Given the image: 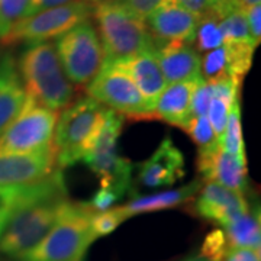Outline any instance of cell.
<instances>
[{
	"label": "cell",
	"instance_id": "4",
	"mask_svg": "<svg viewBox=\"0 0 261 261\" xmlns=\"http://www.w3.org/2000/svg\"><path fill=\"white\" fill-rule=\"evenodd\" d=\"M93 214L86 203L70 202L49 232L19 261H83L96 241L90 226Z\"/></svg>",
	"mask_w": 261,
	"mask_h": 261
},
{
	"label": "cell",
	"instance_id": "15",
	"mask_svg": "<svg viewBox=\"0 0 261 261\" xmlns=\"http://www.w3.org/2000/svg\"><path fill=\"white\" fill-rule=\"evenodd\" d=\"M192 202L196 216L219 226H224L238 215L251 209L245 195L211 181H206L205 186L200 187Z\"/></svg>",
	"mask_w": 261,
	"mask_h": 261
},
{
	"label": "cell",
	"instance_id": "8",
	"mask_svg": "<svg viewBox=\"0 0 261 261\" xmlns=\"http://www.w3.org/2000/svg\"><path fill=\"white\" fill-rule=\"evenodd\" d=\"M86 93L122 118L148 121L149 106L129 75L112 61H105L100 71L86 86Z\"/></svg>",
	"mask_w": 261,
	"mask_h": 261
},
{
	"label": "cell",
	"instance_id": "10",
	"mask_svg": "<svg viewBox=\"0 0 261 261\" xmlns=\"http://www.w3.org/2000/svg\"><path fill=\"white\" fill-rule=\"evenodd\" d=\"M122 126L123 118L109 111L93 148L82 160L100 178V181H116L130 185L132 166L129 160L122 157L118 151V141L121 137Z\"/></svg>",
	"mask_w": 261,
	"mask_h": 261
},
{
	"label": "cell",
	"instance_id": "32",
	"mask_svg": "<svg viewBox=\"0 0 261 261\" xmlns=\"http://www.w3.org/2000/svg\"><path fill=\"white\" fill-rule=\"evenodd\" d=\"M180 6L193 13L197 19L205 18L209 15H214V5L212 0H176Z\"/></svg>",
	"mask_w": 261,
	"mask_h": 261
},
{
	"label": "cell",
	"instance_id": "31",
	"mask_svg": "<svg viewBox=\"0 0 261 261\" xmlns=\"http://www.w3.org/2000/svg\"><path fill=\"white\" fill-rule=\"evenodd\" d=\"M212 100V89L207 82H202L196 89L192 100V116H206Z\"/></svg>",
	"mask_w": 261,
	"mask_h": 261
},
{
	"label": "cell",
	"instance_id": "30",
	"mask_svg": "<svg viewBox=\"0 0 261 261\" xmlns=\"http://www.w3.org/2000/svg\"><path fill=\"white\" fill-rule=\"evenodd\" d=\"M29 0H0V19L10 28L25 16Z\"/></svg>",
	"mask_w": 261,
	"mask_h": 261
},
{
	"label": "cell",
	"instance_id": "3",
	"mask_svg": "<svg viewBox=\"0 0 261 261\" xmlns=\"http://www.w3.org/2000/svg\"><path fill=\"white\" fill-rule=\"evenodd\" d=\"M92 16L105 51V61H116L154 49L147 22L137 16L122 0H102L93 5Z\"/></svg>",
	"mask_w": 261,
	"mask_h": 261
},
{
	"label": "cell",
	"instance_id": "20",
	"mask_svg": "<svg viewBox=\"0 0 261 261\" xmlns=\"http://www.w3.org/2000/svg\"><path fill=\"white\" fill-rule=\"evenodd\" d=\"M28 102V94L10 54L0 57V135L18 118Z\"/></svg>",
	"mask_w": 261,
	"mask_h": 261
},
{
	"label": "cell",
	"instance_id": "37",
	"mask_svg": "<svg viewBox=\"0 0 261 261\" xmlns=\"http://www.w3.org/2000/svg\"><path fill=\"white\" fill-rule=\"evenodd\" d=\"M212 5H214L215 16L219 20L225 18L228 13H231L232 10L240 9L237 0H212Z\"/></svg>",
	"mask_w": 261,
	"mask_h": 261
},
{
	"label": "cell",
	"instance_id": "41",
	"mask_svg": "<svg viewBox=\"0 0 261 261\" xmlns=\"http://www.w3.org/2000/svg\"><path fill=\"white\" fill-rule=\"evenodd\" d=\"M84 2H87V3H97V2H102V0H84Z\"/></svg>",
	"mask_w": 261,
	"mask_h": 261
},
{
	"label": "cell",
	"instance_id": "29",
	"mask_svg": "<svg viewBox=\"0 0 261 261\" xmlns=\"http://www.w3.org/2000/svg\"><path fill=\"white\" fill-rule=\"evenodd\" d=\"M228 243L222 229H215L206 235L205 241L200 248V257L209 261H222L224 255L228 251Z\"/></svg>",
	"mask_w": 261,
	"mask_h": 261
},
{
	"label": "cell",
	"instance_id": "22",
	"mask_svg": "<svg viewBox=\"0 0 261 261\" xmlns=\"http://www.w3.org/2000/svg\"><path fill=\"white\" fill-rule=\"evenodd\" d=\"M224 228L225 238L229 248H261L260 211L250 209L245 214L238 215Z\"/></svg>",
	"mask_w": 261,
	"mask_h": 261
},
{
	"label": "cell",
	"instance_id": "34",
	"mask_svg": "<svg viewBox=\"0 0 261 261\" xmlns=\"http://www.w3.org/2000/svg\"><path fill=\"white\" fill-rule=\"evenodd\" d=\"M244 13H245V19H247L252 39L258 45L261 39V6L255 5L251 8H247V9H244Z\"/></svg>",
	"mask_w": 261,
	"mask_h": 261
},
{
	"label": "cell",
	"instance_id": "35",
	"mask_svg": "<svg viewBox=\"0 0 261 261\" xmlns=\"http://www.w3.org/2000/svg\"><path fill=\"white\" fill-rule=\"evenodd\" d=\"M222 261H261V255L252 248H228Z\"/></svg>",
	"mask_w": 261,
	"mask_h": 261
},
{
	"label": "cell",
	"instance_id": "12",
	"mask_svg": "<svg viewBox=\"0 0 261 261\" xmlns=\"http://www.w3.org/2000/svg\"><path fill=\"white\" fill-rule=\"evenodd\" d=\"M57 166L54 145L34 152L0 154V187L25 186L51 174Z\"/></svg>",
	"mask_w": 261,
	"mask_h": 261
},
{
	"label": "cell",
	"instance_id": "14",
	"mask_svg": "<svg viewBox=\"0 0 261 261\" xmlns=\"http://www.w3.org/2000/svg\"><path fill=\"white\" fill-rule=\"evenodd\" d=\"M154 45L166 42H195L199 19L176 0H164L145 19Z\"/></svg>",
	"mask_w": 261,
	"mask_h": 261
},
{
	"label": "cell",
	"instance_id": "21",
	"mask_svg": "<svg viewBox=\"0 0 261 261\" xmlns=\"http://www.w3.org/2000/svg\"><path fill=\"white\" fill-rule=\"evenodd\" d=\"M200 187H202V181L193 180L189 185L177 187V189H168V190H163L154 195L135 197L126 205L122 206V209L128 216V219L135 215L152 214V212H160V211L174 209L178 206L190 203L199 193Z\"/></svg>",
	"mask_w": 261,
	"mask_h": 261
},
{
	"label": "cell",
	"instance_id": "2",
	"mask_svg": "<svg viewBox=\"0 0 261 261\" xmlns=\"http://www.w3.org/2000/svg\"><path fill=\"white\" fill-rule=\"evenodd\" d=\"M108 113L109 109L89 96L77 99L63 109L58 115L53 137L60 167H70L82 161L93 148Z\"/></svg>",
	"mask_w": 261,
	"mask_h": 261
},
{
	"label": "cell",
	"instance_id": "25",
	"mask_svg": "<svg viewBox=\"0 0 261 261\" xmlns=\"http://www.w3.org/2000/svg\"><path fill=\"white\" fill-rule=\"evenodd\" d=\"M195 41L197 53H209L212 49L222 47L224 39H222V32L219 28V19L214 15L199 19Z\"/></svg>",
	"mask_w": 261,
	"mask_h": 261
},
{
	"label": "cell",
	"instance_id": "6",
	"mask_svg": "<svg viewBox=\"0 0 261 261\" xmlns=\"http://www.w3.org/2000/svg\"><path fill=\"white\" fill-rule=\"evenodd\" d=\"M92 13L93 5L84 0H75L64 6L42 10L10 25L8 32L0 38V42L3 45L48 42L89 20Z\"/></svg>",
	"mask_w": 261,
	"mask_h": 261
},
{
	"label": "cell",
	"instance_id": "11",
	"mask_svg": "<svg viewBox=\"0 0 261 261\" xmlns=\"http://www.w3.org/2000/svg\"><path fill=\"white\" fill-rule=\"evenodd\" d=\"M67 197L64 176L54 170L47 177L25 186L0 187V237L13 215L45 200Z\"/></svg>",
	"mask_w": 261,
	"mask_h": 261
},
{
	"label": "cell",
	"instance_id": "16",
	"mask_svg": "<svg viewBox=\"0 0 261 261\" xmlns=\"http://www.w3.org/2000/svg\"><path fill=\"white\" fill-rule=\"evenodd\" d=\"M185 174V157L167 137L160 142L155 152L138 166L137 181L145 189H160L173 186Z\"/></svg>",
	"mask_w": 261,
	"mask_h": 261
},
{
	"label": "cell",
	"instance_id": "27",
	"mask_svg": "<svg viewBox=\"0 0 261 261\" xmlns=\"http://www.w3.org/2000/svg\"><path fill=\"white\" fill-rule=\"evenodd\" d=\"M126 219L128 216L125 215L122 206H118V207H111L103 212H94L90 219V226H92L93 235L97 240L116 231Z\"/></svg>",
	"mask_w": 261,
	"mask_h": 261
},
{
	"label": "cell",
	"instance_id": "28",
	"mask_svg": "<svg viewBox=\"0 0 261 261\" xmlns=\"http://www.w3.org/2000/svg\"><path fill=\"white\" fill-rule=\"evenodd\" d=\"M181 129L190 137V140L195 142L199 149L207 148L218 141L214 128L206 116H192L181 126Z\"/></svg>",
	"mask_w": 261,
	"mask_h": 261
},
{
	"label": "cell",
	"instance_id": "17",
	"mask_svg": "<svg viewBox=\"0 0 261 261\" xmlns=\"http://www.w3.org/2000/svg\"><path fill=\"white\" fill-rule=\"evenodd\" d=\"M112 63L129 75L130 80L140 90L141 96L152 111L159 96L167 86L154 49L142 51L140 54H135L123 60H116Z\"/></svg>",
	"mask_w": 261,
	"mask_h": 261
},
{
	"label": "cell",
	"instance_id": "5",
	"mask_svg": "<svg viewBox=\"0 0 261 261\" xmlns=\"http://www.w3.org/2000/svg\"><path fill=\"white\" fill-rule=\"evenodd\" d=\"M70 202L68 197H60L16 212L0 237V254L20 260L49 232Z\"/></svg>",
	"mask_w": 261,
	"mask_h": 261
},
{
	"label": "cell",
	"instance_id": "33",
	"mask_svg": "<svg viewBox=\"0 0 261 261\" xmlns=\"http://www.w3.org/2000/svg\"><path fill=\"white\" fill-rule=\"evenodd\" d=\"M122 2H123V3L128 6V9L132 10L137 16H140L141 19L145 20L154 10L159 8L164 0H122Z\"/></svg>",
	"mask_w": 261,
	"mask_h": 261
},
{
	"label": "cell",
	"instance_id": "38",
	"mask_svg": "<svg viewBox=\"0 0 261 261\" xmlns=\"http://www.w3.org/2000/svg\"><path fill=\"white\" fill-rule=\"evenodd\" d=\"M261 0H237L238 3V8L240 9H247V8H251V6H255V5H260Z\"/></svg>",
	"mask_w": 261,
	"mask_h": 261
},
{
	"label": "cell",
	"instance_id": "18",
	"mask_svg": "<svg viewBox=\"0 0 261 261\" xmlns=\"http://www.w3.org/2000/svg\"><path fill=\"white\" fill-rule=\"evenodd\" d=\"M203 79L168 83L159 96L148 121H161L181 128L192 118V100Z\"/></svg>",
	"mask_w": 261,
	"mask_h": 261
},
{
	"label": "cell",
	"instance_id": "23",
	"mask_svg": "<svg viewBox=\"0 0 261 261\" xmlns=\"http://www.w3.org/2000/svg\"><path fill=\"white\" fill-rule=\"evenodd\" d=\"M219 142L226 152L232 154L237 159L247 161L245 142H244L243 128H241V103H240V99L235 100L231 111H229L225 129L222 135L219 137Z\"/></svg>",
	"mask_w": 261,
	"mask_h": 261
},
{
	"label": "cell",
	"instance_id": "13",
	"mask_svg": "<svg viewBox=\"0 0 261 261\" xmlns=\"http://www.w3.org/2000/svg\"><path fill=\"white\" fill-rule=\"evenodd\" d=\"M196 167L206 181L228 187L241 195H245L247 183V161L237 159L226 152L221 145L219 138L214 145L199 149Z\"/></svg>",
	"mask_w": 261,
	"mask_h": 261
},
{
	"label": "cell",
	"instance_id": "42",
	"mask_svg": "<svg viewBox=\"0 0 261 261\" xmlns=\"http://www.w3.org/2000/svg\"><path fill=\"white\" fill-rule=\"evenodd\" d=\"M0 57H2V54H0Z\"/></svg>",
	"mask_w": 261,
	"mask_h": 261
},
{
	"label": "cell",
	"instance_id": "24",
	"mask_svg": "<svg viewBox=\"0 0 261 261\" xmlns=\"http://www.w3.org/2000/svg\"><path fill=\"white\" fill-rule=\"evenodd\" d=\"M219 28L222 32L224 44H232V45H258L252 39L248 23L245 19V13L243 9H235L228 13L225 18L219 20ZM222 44V45H224Z\"/></svg>",
	"mask_w": 261,
	"mask_h": 261
},
{
	"label": "cell",
	"instance_id": "1",
	"mask_svg": "<svg viewBox=\"0 0 261 261\" xmlns=\"http://www.w3.org/2000/svg\"><path fill=\"white\" fill-rule=\"evenodd\" d=\"M16 67L25 92L35 103L60 112L73 102L75 87L65 75L54 44L28 45Z\"/></svg>",
	"mask_w": 261,
	"mask_h": 261
},
{
	"label": "cell",
	"instance_id": "39",
	"mask_svg": "<svg viewBox=\"0 0 261 261\" xmlns=\"http://www.w3.org/2000/svg\"><path fill=\"white\" fill-rule=\"evenodd\" d=\"M8 25H6V23H5V22H3V20H2V19H0V38L3 37V35H5V34H6V32H8Z\"/></svg>",
	"mask_w": 261,
	"mask_h": 261
},
{
	"label": "cell",
	"instance_id": "36",
	"mask_svg": "<svg viewBox=\"0 0 261 261\" xmlns=\"http://www.w3.org/2000/svg\"><path fill=\"white\" fill-rule=\"evenodd\" d=\"M75 0H29L28 8L25 12V16H31V15H35L38 12H42V10L53 9V8H58V6H64L67 3H71Z\"/></svg>",
	"mask_w": 261,
	"mask_h": 261
},
{
	"label": "cell",
	"instance_id": "26",
	"mask_svg": "<svg viewBox=\"0 0 261 261\" xmlns=\"http://www.w3.org/2000/svg\"><path fill=\"white\" fill-rule=\"evenodd\" d=\"M130 185L116 183V181H102L100 189L93 195L89 202H84L86 206L93 212H103L113 207V205L121 200L129 192Z\"/></svg>",
	"mask_w": 261,
	"mask_h": 261
},
{
	"label": "cell",
	"instance_id": "9",
	"mask_svg": "<svg viewBox=\"0 0 261 261\" xmlns=\"http://www.w3.org/2000/svg\"><path fill=\"white\" fill-rule=\"evenodd\" d=\"M58 112L35 103L28 96V102L18 118L0 135L2 152H34L53 144Z\"/></svg>",
	"mask_w": 261,
	"mask_h": 261
},
{
	"label": "cell",
	"instance_id": "19",
	"mask_svg": "<svg viewBox=\"0 0 261 261\" xmlns=\"http://www.w3.org/2000/svg\"><path fill=\"white\" fill-rule=\"evenodd\" d=\"M154 53L167 84L202 79V58L196 51V48L192 47V44L166 42L155 45Z\"/></svg>",
	"mask_w": 261,
	"mask_h": 261
},
{
	"label": "cell",
	"instance_id": "7",
	"mask_svg": "<svg viewBox=\"0 0 261 261\" xmlns=\"http://www.w3.org/2000/svg\"><path fill=\"white\" fill-rule=\"evenodd\" d=\"M54 47L65 75L74 86H87L106 60L99 35L89 20L57 38Z\"/></svg>",
	"mask_w": 261,
	"mask_h": 261
},
{
	"label": "cell",
	"instance_id": "40",
	"mask_svg": "<svg viewBox=\"0 0 261 261\" xmlns=\"http://www.w3.org/2000/svg\"><path fill=\"white\" fill-rule=\"evenodd\" d=\"M181 261H209V260H206V258L200 257V255H192V257H187V258H185V260H181Z\"/></svg>",
	"mask_w": 261,
	"mask_h": 261
}]
</instances>
